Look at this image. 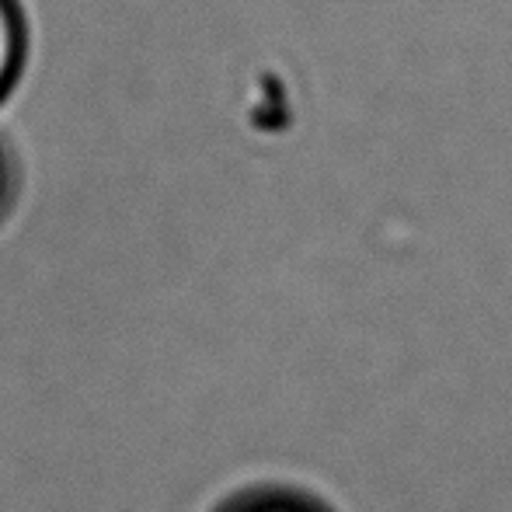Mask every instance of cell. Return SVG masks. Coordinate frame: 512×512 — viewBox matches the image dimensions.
Returning a JSON list of instances; mask_svg holds the SVG:
<instances>
[{
    "instance_id": "6da1fadb",
    "label": "cell",
    "mask_w": 512,
    "mask_h": 512,
    "mask_svg": "<svg viewBox=\"0 0 512 512\" xmlns=\"http://www.w3.org/2000/svg\"><path fill=\"white\" fill-rule=\"evenodd\" d=\"M28 63V18L21 0H0V105L18 88Z\"/></svg>"
},
{
    "instance_id": "7a4b0ae2",
    "label": "cell",
    "mask_w": 512,
    "mask_h": 512,
    "mask_svg": "<svg viewBox=\"0 0 512 512\" xmlns=\"http://www.w3.org/2000/svg\"><path fill=\"white\" fill-rule=\"evenodd\" d=\"M223 512H321L304 499H293V495H248V499L234 502Z\"/></svg>"
},
{
    "instance_id": "3957f363",
    "label": "cell",
    "mask_w": 512,
    "mask_h": 512,
    "mask_svg": "<svg viewBox=\"0 0 512 512\" xmlns=\"http://www.w3.org/2000/svg\"><path fill=\"white\" fill-rule=\"evenodd\" d=\"M11 189H14V171H11V157H7L4 143H0V216H4L7 203H11Z\"/></svg>"
}]
</instances>
